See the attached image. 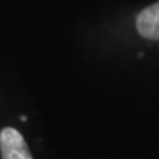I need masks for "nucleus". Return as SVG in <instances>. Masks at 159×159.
Segmentation results:
<instances>
[{
  "label": "nucleus",
  "mask_w": 159,
  "mask_h": 159,
  "mask_svg": "<svg viewBox=\"0 0 159 159\" xmlns=\"http://www.w3.org/2000/svg\"><path fill=\"white\" fill-rule=\"evenodd\" d=\"M0 151L3 159H33L24 137L13 127L0 133Z\"/></svg>",
  "instance_id": "obj_1"
},
{
  "label": "nucleus",
  "mask_w": 159,
  "mask_h": 159,
  "mask_svg": "<svg viewBox=\"0 0 159 159\" xmlns=\"http://www.w3.org/2000/svg\"><path fill=\"white\" fill-rule=\"evenodd\" d=\"M137 29L145 39L159 40V2L146 7L138 15Z\"/></svg>",
  "instance_id": "obj_2"
}]
</instances>
